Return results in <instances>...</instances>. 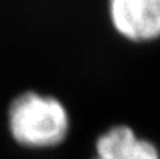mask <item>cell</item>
<instances>
[{
  "label": "cell",
  "instance_id": "6da1fadb",
  "mask_svg": "<svg viewBox=\"0 0 160 159\" xmlns=\"http://www.w3.org/2000/svg\"><path fill=\"white\" fill-rule=\"evenodd\" d=\"M13 138L27 148L58 146L70 131V115L63 101L35 90L20 93L7 113Z\"/></svg>",
  "mask_w": 160,
  "mask_h": 159
},
{
  "label": "cell",
  "instance_id": "277c9868",
  "mask_svg": "<svg viewBox=\"0 0 160 159\" xmlns=\"http://www.w3.org/2000/svg\"><path fill=\"white\" fill-rule=\"evenodd\" d=\"M160 39V0H139L138 42Z\"/></svg>",
  "mask_w": 160,
  "mask_h": 159
},
{
  "label": "cell",
  "instance_id": "3957f363",
  "mask_svg": "<svg viewBox=\"0 0 160 159\" xmlns=\"http://www.w3.org/2000/svg\"><path fill=\"white\" fill-rule=\"evenodd\" d=\"M107 6L114 31L127 41L138 42L139 0H108Z\"/></svg>",
  "mask_w": 160,
  "mask_h": 159
},
{
  "label": "cell",
  "instance_id": "7a4b0ae2",
  "mask_svg": "<svg viewBox=\"0 0 160 159\" xmlns=\"http://www.w3.org/2000/svg\"><path fill=\"white\" fill-rule=\"evenodd\" d=\"M94 159H160V152L152 141L138 137L129 126L119 124L97 138Z\"/></svg>",
  "mask_w": 160,
  "mask_h": 159
}]
</instances>
